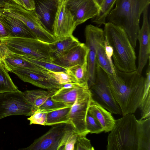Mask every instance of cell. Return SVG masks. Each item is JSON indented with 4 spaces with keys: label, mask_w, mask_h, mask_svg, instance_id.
Segmentation results:
<instances>
[{
    "label": "cell",
    "mask_w": 150,
    "mask_h": 150,
    "mask_svg": "<svg viewBox=\"0 0 150 150\" xmlns=\"http://www.w3.org/2000/svg\"><path fill=\"white\" fill-rule=\"evenodd\" d=\"M107 150H150V117L137 120L129 114L115 120Z\"/></svg>",
    "instance_id": "obj_1"
},
{
    "label": "cell",
    "mask_w": 150,
    "mask_h": 150,
    "mask_svg": "<svg viewBox=\"0 0 150 150\" xmlns=\"http://www.w3.org/2000/svg\"><path fill=\"white\" fill-rule=\"evenodd\" d=\"M114 71V74H107L113 97L122 115L133 114L139 108L142 99L145 78L136 71L123 72L115 66Z\"/></svg>",
    "instance_id": "obj_2"
},
{
    "label": "cell",
    "mask_w": 150,
    "mask_h": 150,
    "mask_svg": "<svg viewBox=\"0 0 150 150\" xmlns=\"http://www.w3.org/2000/svg\"><path fill=\"white\" fill-rule=\"evenodd\" d=\"M104 25L105 40L112 48V58L115 67L123 72L136 71L134 48L125 31L121 27L109 22Z\"/></svg>",
    "instance_id": "obj_3"
},
{
    "label": "cell",
    "mask_w": 150,
    "mask_h": 150,
    "mask_svg": "<svg viewBox=\"0 0 150 150\" xmlns=\"http://www.w3.org/2000/svg\"><path fill=\"white\" fill-rule=\"evenodd\" d=\"M150 0H116L115 7L106 19L122 28L126 33L131 44L136 47L141 16L148 7Z\"/></svg>",
    "instance_id": "obj_4"
},
{
    "label": "cell",
    "mask_w": 150,
    "mask_h": 150,
    "mask_svg": "<svg viewBox=\"0 0 150 150\" xmlns=\"http://www.w3.org/2000/svg\"><path fill=\"white\" fill-rule=\"evenodd\" d=\"M0 42L12 52L41 60L51 62L52 57L49 44L37 39L8 37Z\"/></svg>",
    "instance_id": "obj_5"
},
{
    "label": "cell",
    "mask_w": 150,
    "mask_h": 150,
    "mask_svg": "<svg viewBox=\"0 0 150 150\" xmlns=\"http://www.w3.org/2000/svg\"><path fill=\"white\" fill-rule=\"evenodd\" d=\"M5 15L15 18L25 24L34 33L37 39L49 44L56 39L44 28L34 10H29L14 2L6 8Z\"/></svg>",
    "instance_id": "obj_6"
},
{
    "label": "cell",
    "mask_w": 150,
    "mask_h": 150,
    "mask_svg": "<svg viewBox=\"0 0 150 150\" xmlns=\"http://www.w3.org/2000/svg\"><path fill=\"white\" fill-rule=\"evenodd\" d=\"M95 76L94 83L89 88L92 98L111 113L122 115L121 109L112 95L107 74L97 64Z\"/></svg>",
    "instance_id": "obj_7"
},
{
    "label": "cell",
    "mask_w": 150,
    "mask_h": 150,
    "mask_svg": "<svg viewBox=\"0 0 150 150\" xmlns=\"http://www.w3.org/2000/svg\"><path fill=\"white\" fill-rule=\"evenodd\" d=\"M32 114V105L23 92L19 91L0 93V120L10 116H30Z\"/></svg>",
    "instance_id": "obj_8"
},
{
    "label": "cell",
    "mask_w": 150,
    "mask_h": 150,
    "mask_svg": "<svg viewBox=\"0 0 150 150\" xmlns=\"http://www.w3.org/2000/svg\"><path fill=\"white\" fill-rule=\"evenodd\" d=\"M85 45L88 49L87 59V70L89 88L95 80L96 57L99 45L105 41L103 30L91 24L87 25L85 29Z\"/></svg>",
    "instance_id": "obj_9"
},
{
    "label": "cell",
    "mask_w": 150,
    "mask_h": 150,
    "mask_svg": "<svg viewBox=\"0 0 150 150\" xmlns=\"http://www.w3.org/2000/svg\"><path fill=\"white\" fill-rule=\"evenodd\" d=\"M77 26L74 16L66 5V0H58L52 35L56 39L70 36Z\"/></svg>",
    "instance_id": "obj_10"
},
{
    "label": "cell",
    "mask_w": 150,
    "mask_h": 150,
    "mask_svg": "<svg viewBox=\"0 0 150 150\" xmlns=\"http://www.w3.org/2000/svg\"><path fill=\"white\" fill-rule=\"evenodd\" d=\"M92 98L89 89L78 97L71 107L69 115V124L74 131L80 135L86 136L89 133L86 128V120Z\"/></svg>",
    "instance_id": "obj_11"
},
{
    "label": "cell",
    "mask_w": 150,
    "mask_h": 150,
    "mask_svg": "<svg viewBox=\"0 0 150 150\" xmlns=\"http://www.w3.org/2000/svg\"><path fill=\"white\" fill-rule=\"evenodd\" d=\"M47 70L16 69L11 71L24 82L49 91H57L62 86Z\"/></svg>",
    "instance_id": "obj_12"
},
{
    "label": "cell",
    "mask_w": 150,
    "mask_h": 150,
    "mask_svg": "<svg viewBox=\"0 0 150 150\" xmlns=\"http://www.w3.org/2000/svg\"><path fill=\"white\" fill-rule=\"evenodd\" d=\"M70 124L62 123L53 125L47 132L28 147L20 150H58L64 134Z\"/></svg>",
    "instance_id": "obj_13"
},
{
    "label": "cell",
    "mask_w": 150,
    "mask_h": 150,
    "mask_svg": "<svg viewBox=\"0 0 150 150\" xmlns=\"http://www.w3.org/2000/svg\"><path fill=\"white\" fill-rule=\"evenodd\" d=\"M148 8L144 11L142 26L139 30L137 39L139 45L138 66L136 71L141 74L144 66L150 58V27L148 18Z\"/></svg>",
    "instance_id": "obj_14"
},
{
    "label": "cell",
    "mask_w": 150,
    "mask_h": 150,
    "mask_svg": "<svg viewBox=\"0 0 150 150\" xmlns=\"http://www.w3.org/2000/svg\"><path fill=\"white\" fill-rule=\"evenodd\" d=\"M66 2L77 26L94 18L99 9L94 0H66Z\"/></svg>",
    "instance_id": "obj_15"
},
{
    "label": "cell",
    "mask_w": 150,
    "mask_h": 150,
    "mask_svg": "<svg viewBox=\"0 0 150 150\" xmlns=\"http://www.w3.org/2000/svg\"><path fill=\"white\" fill-rule=\"evenodd\" d=\"M88 49L85 44L81 43L62 56L54 59L52 62L68 69L76 65H83L87 62Z\"/></svg>",
    "instance_id": "obj_16"
},
{
    "label": "cell",
    "mask_w": 150,
    "mask_h": 150,
    "mask_svg": "<svg viewBox=\"0 0 150 150\" xmlns=\"http://www.w3.org/2000/svg\"><path fill=\"white\" fill-rule=\"evenodd\" d=\"M0 62L8 71L16 69L34 70H46L40 68L8 50L0 41Z\"/></svg>",
    "instance_id": "obj_17"
},
{
    "label": "cell",
    "mask_w": 150,
    "mask_h": 150,
    "mask_svg": "<svg viewBox=\"0 0 150 150\" xmlns=\"http://www.w3.org/2000/svg\"><path fill=\"white\" fill-rule=\"evenodd\" d=\"M34 1V11L45 28L52 34L53 25L58 6V0Z\"/></svg>",
    "instance_id": "obj_18"
},
{
    "label": "cell",
    "mask_w": 150,
    "mask_h": 150,
    "mask_svg": "<svg viewBox=\"0 0 150 150\" xmlns=\"http://www.w3.org/2000/svg\"><path fill=\"white\" fill-rule=\"evenodd\" d=\"M88 112L100 123L104 131L107 132L113 129L115 119L112 113L103 108L92 98L91 101Z\"/></svg>",
    "instance_id": "obj_19"
},
{
    "label": "cell",
    "mask_w": 150,
    "mask_h": 150,
    "mask_svg": "<svg viewBox=\"0 0 150 150\" xmlns=\"http://www.w3.org/2000/svg\"><path fill=\"white\" fill-rule=\"evenodd\" d=\"M89 90L88 86H81L69 88H60L51 98L53 100L62 102L71 106L78 97Z\"/></svg>",
    "instance_id": "obj_20"
},
{
    "label": "cell",
    "mask_w": 150,
    "mask_h": 150,
    "mask_svg": "<svg viewBox=\"0 0 150 150\" xmlns=\"http://www.w3.org/2000/svg\"><path fill=\"white\" fill-rule=\"evenodd\" d=\"M0 14L9 29V37L37 39L34 33L23 22L13 17Z\"/></svg>",
    "instance_id": "obj_21"
},
{
    "label": "cell",
    "mask_w": 150,
    "mask_h": 150,
    "mask_svg": "<svg viewBox=\"0 0 150 150\" xmlns=\"http://www.w3.org/2000/svg\"><path fill=\"white\" fill-rule=\"evenodd\" d=\"M81 43L77 38L73 35L56 39L53 42L49 44L52 59L62 56Z\"/></svg>",
    "instance_id": "obj_22"
},
{
    "label": "cell",
    "mask_w": 150,
    "mask_h": 150,
    "mask_svg": "<svg viewBox=\"0 0 150 150\" xmlns=\"http://www.w3.org/2000/svg\"><path fill=\"white\" fill-rule=\"evenodd\" d=\"M57 90L49 91L38 89L26 90L23 92L25 98L32 105L33 114L48 98L53 95Z\"/></svg>",
    "instance_id": "obj_23"
},
{
    "label": "cell",
    "mask_w": 150,
    "mask_h": 150,
    "mask_svg": "<svg viewBox=\"0 0 150 150\" xmlns=\"http://www.w3.org/2000/svg\"><path fill=\"white\" fill-rule=\"evenodd\" d=\"M96 64L107 74L112 75L115 74V66L113 63L109 61L105 53V41L99 45L96 54Z\"/></svg>",
    "instance_id": "obj_24"
},
{
    "label": "cell",
    "mask_w": 150,
    "mask_h": 150,
    "mask_svg": "<svg viewBox=\"0 0 150 150\" xmlns=\"http://www.w3.org/2000/svg\"><path fill=\"white\" fill-rule=\"evenodd\" d=\"M71 107L48 113L45 125H53L62 123L69 124V115Z\"/></svg>",
    "instance_id": "obj_25"
},
{
    "label": "cell",
    "mask_w": 150,
    "mask_h": 150,
    "mask_svg": "<svg viewBox=\"0 0 150 150\" xmlns=\"http://www.w3.org/2000/svg\"><path fill=\"white\" fill-rule=\"evenodd\" d=\"M79 135L70 124L64 134L58 150H74L75 145Z\"/></svg>",
    "instance_id": "obj_26"
},
{
    "label": "cell",
    "mask_w": 150,
    "mask_h": 150,
    "mask_svg": "<svg viewBox=\"0 0 150 150\" xmlns=\"http://www.w3.org/2000/svg\"><path fill=\"white\" fill-rule=\"evenodd\" d=\"M19 91L13 81L8 71L0 62V93Z\"/></svg>",
    "instance_id": "obj_27"
},
{
    "label": "cell",
    "mask_w": 150,
    "mask_h": 150,
    "mask_svg": "<svg viewBox=\"0 0 150 150\" xmlns=\"http://www.w3.org/2000/svg\"><path fill=\"white\" fill-rule=\"evenodd\" d=\"M67 71L72 75L78 83L88 86V74L87 62L83 65H76L67 69Z\"/></svg>",
    "instance_id": "obj_28"
},
{
    "label": "cell",
    "mask_w": 150,
    "mask_h": 150,
    "mask_svg": "<svg viewBox=\"0 0 150 150\" xmlns=\"http://www.w3.org/2000/svg\"><path fill=\"white\" fill-rule=\"evenodd\" d=\"M116 0H103L97 15L92 22L99 25L104 24L107 17L115 4Z\"/></svg>",
    "instance_id": "obj_29"
},
{
    "label": "cell",
    "mask_w": 150,
    "mask_h": 150,
    "mask_svg": "<svg viewBox=\"0 0 150 150\" xmlns=\"http://www.w3.org/2000/svg\"><path fill=\"white\" fill-rule=\"evenodd\" d=\"M21 57L36 66L50 71H66L67 69L56 65L51 62L35 59L24 56Z\"/></svg>",
    "instance_id": "obj_30"
},
{
    "label": "cell",
    "mask_w": 150,
    "mask_h": 150,
    "mask_svg": "<svg viewBox=\"0 0 150 150\" xmlns=\"http://www.w3.org/2000/svg\"><path fill=\"white\" fill-rule=\"evenodd\" d=\"M51 97L48 98L37 110L48 113L59 109L71 106L62 102L53 100L52 99Z\"/></svg>",
    "instance_id": "obj_31"
},
{
    "label": "cell",
    "mask_w": 150,
    "mask_h": 150,
    "mask_svg": "<svg viewBox=\"0 0 150 150\" xmlns=\"http://www.w3.org/2000/svg\"><path fill=\"white\" fill-rule=\"evenodd\" d=\"M141 111L140 120L150 117V89L144 90V93L139 107Z\"/></svg>",
    "instance_id": "obj_32"
},
{
    "label": "cell",
    "mask_w": 150,
    "mask_h": 150,
    "mask_svg": "<svg viewBox=\"0 0 150 150\" xmlns=\"http://www.w3.org/2000/svg\"><path fill=\"white\" fill-rule=\"evenodd\" d=\"M87 130L91 134H99L104 130L99 122L88 112L86 120Z\"/></svg>",
    "instance_id": "obj_33"
},
{
    "label": "cell",
    "mask_w": 150,
    "mask_h": 150,
    "mask_svg": "<svg viewBox=\"0 0 150 150\" xmlns=\"http://www.w3.org/2000/svg\"><path fill=\"white\" fill-rule=\"evenodd\" d=\"M50 74L60 84L70 82L77 83L75 79L67 71L54 72L49 71Z\"/></svg>",
    "instance_id": "obj_34"
},
{
    "label": "cell",
    "mask_w": 150,
    "mask_h": 150,
    "mask_svg": "<svg viewBox=\"0 0 150 150\" xmlns=\"http://www.w3.org/2000/svg\"><path fill=\"white\" fill-rule=\"evenodd\" d=\"M47 113L43 112L36 110L27 118L30 122L29 124H38L45 125L47 120Z\"/></svg>",
    "instance_id": "obj_35"
},
{
    "label": "cell",
    "mask_w": 150,
    "mask_h": 150,
    "mask_svg": "<svg viewBox=\"0 0 150 150\" xmlns=\"http://www.w3.org/2000/svg\"><path fill=\"white\" fill-rule=\"evenodd\" d=\"M92 146L90 140L88 139L86 136L79 135L77 139L75 145V150H94Z\"/></svg>",
    "instance_id": "obj_36"
},
{
    "label": "cell",
    "mask_w": 150,
    "mask_h": 150,
    "mask_svg": "<svg viewBox=\"0 0 150 150\" xmlns=\"http://www.w3.org/2000/svg\"><path fill=\"white\" fill-rule=\"evenodd\" d=\"M9 29L0 14V39L9 37Z\"/></svg>",
    "instance_id": "obj_37"
},
{
    "label": "cell",
    "mask_w": 150,
    "mask_h": 150,
    "mask_svg": "<svg viewBox=\"0 0 150 150\" xmlns=\"http://www.w3.org/2000/svg\"><path fill=\"white\" fill-rule=\"evenodd\" d=\"M24 5V8L29 10H35V5L34 0H21Z\"/></svg>",
    "instance_id": "obj_38"
},
{
    "label": "cell",
    "mask_w": 150,
    "mask_h": 150,
    "mask_svg": "<svg viewBox=\"0 0 150 150\" xmlns=\"http://www.w3.org/2000/svg\"><path fill=\"white\" fill-rule=\"evenodd\" d=\"M81 86L83 85H80L77 83L70 82L62 85L60 88H69L76 87Z\"/></svg>",
    "instance_id": "obj_39"
},
{
    "label": "cell",
    "mask_w": 150,
    "mask_h": 150,
    "mask_svg": "<svg viewBox=\"0 0 150 150\" xmlns=\"http://www.w3.org/2000/svg\"><path fill=\"white\" fill-rule=\"evenodd\" d=\"M9 0H0V8H3Z\"/></svg>",
    "instance_id": "obj_40"
},
{
    "label": "cell",
    "mask_w": 150,
    "mask_h": 150,
    "mask_svg": "<svg viewBox=\"0 0 150 150\" xmlns=\"http://www.w3.org/2000/svg\"><path fill=\"white\" fill-rule=\"evenodd\" d=\"M16 3L24 8V4L21 0H10Z\"/></svg>",
    "instance_id": "obj_41"
},
{
    "label": "cell",
    "mask_w": 150,
    "mask_h": 150,
    "mask_svg": "<svg viewBox=\"0 0 150 150\" xmlns=\"http://www.w3.org/2000/svg\"><path fill=\"white\" fill-rule=\"evenodd\" d=\"M103 0H94L97 5L99 7V8L102 3Z\"/></svg>",
    "instance_id": "obj_42"
},
{
    "label": "cell",
    "mask_w": 150,
    "mask_h": 150,
    "mask_svg": "<svg viewBox=\"0 0 150 150\" xmlns=\"http://www.w3.org/2000/svg\"></svg>",
    "instance_id": "obj_43"
}]
</instances>
